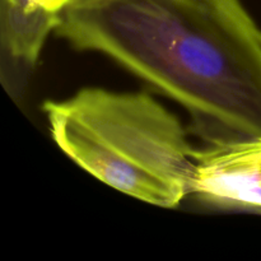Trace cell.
Listing matches in <instances>:
<instances>
[{
  "label": "cell",
  "instance_id": "6da1fadb",
  "mask_svg": "<svg viewBox=\"0 0 261 261\" xmlns=\"http://www.w3.org/2000/svg\"><path fill=\"white\" fill-rule=\"evenodd\" d=\"M55 33L180 103L205 145L261 139V30L241 0H69Z\"/></svg>",
  "mask_w": 261,
  "mask_h": 261
},
{
  "label": "cell",
  "instance_id": "7a4b0ae2",
  "mask_svg": "<svg viewBox=\"0 0 261 261\" xmlns=\"http://www.w3.org/2000/svg\"><path fill=\"white\" fill-rule=\"evenodd\" d=\"M43 110L59 148L115 190L168 209L191 195L195 148L176 115L148 93L83 88Z\"/></svg>",
  "mask_w": 261,
  "mask_h": 261
},
{
  "label": "cell",
  "instance_id": "3957f363",
  "mask_svg": "<svg viewBox=\"0 0 261 261\" xmlns=\"http://www.w3.org/2000/svg\"><path fill=\"white\" fill-rule=\"evenodd\" d=\"M191 195L226 211L261 214V139L194 150Z\"/></svg>",
  "mask_w": 261,
  "mask_h": 261
},
{
  "label": "cell",
  "instance_id": "277c9868",
  "mask_svg": "<svg viewBox=\"0 0 261 261\" xmlns=\"http://www.w3.org/2000/svg\"><path fill=\"white\" fill-rule=\"evenodd\" d=\"M60 12L56 0H2V37L10 56L25 63L37 61Z\"/></svg>",
  "mask_w": 261,
  "mask_h": 261
},
{
  "label": "cell",
  "instance_id": "5b68a950",
  "mask_svg": "<svg viewBox=\"0 0 261 261\" xmlns=\"http://www.w3.org/2000/svg\"><path fill=\"white\" fill-rule=\"evenodd\" d=\"M69 0H56V4L59 5V8H60V9H63L64 7H65L66 5V3H68Z\"/></svg>",
  "mask_w": 261,
  "mask_h": 261
}]
</instances>
